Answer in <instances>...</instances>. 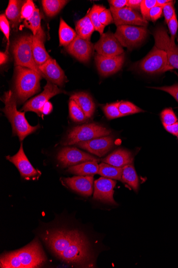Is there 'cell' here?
<instances>
[{
    "label": "cell",
    "instance_id": "6",
    "mask_svg": "<svg viewBox=\"0 0 178 268\" xmlns=\"http://www.w3.org/2000/svg\"><path fill=\"white\" fill-rule=\"evenodd\" d=\"M13 51L16 66L25 67L36 71L44 78L33 56L32 35H25L17 39L13 43Z\"/></svg>",
    "mask_w": 178,
    "mask_h": 268
},
{
    "label": "cell",
    "instance_id": "15",
    "mask_svg": "<svg viewBox=\"0 0 178 268\" xmlns=\"http://www.w3.org/2000/svg\"><path fill=\"white\" fill-rule=\"evenodd\" d=\"M116 182L105 177H101L94 183V199L110 205H117L114 199V189Z\"/></svg>",
    "mask_w": 178,
    "mask_h": 268
},
{
    "label": "cell",
    "instance_id": "47",
    "mask_svg": "<svg viewBox=\"0 0 178 268\" xmlns=\"http://www.w3.org/2000/svg\"><path fill=\"white\" fill-rule=\"evenodd\" d=\"M142 0H128L127 7L132 9H140Z\"/></svg>",
    "mask_w": 178,
    "mask_h": 268
},
{
    "label": "cell",
    "instance_id": "1",
    "mask_svg": "<svg viewBox=\"0 0 178 268\" xmlns=\"http://www.w3.org/2000/svg\"><path fill=\"white\" fill-rule=\"evenodd\" d=\"M41 237L50 251L62 261L77 267L94 266L92 246L80 230L65 227L50 228L41 233Z\"/></svg>",
    "mask_w": 178,
    "mask_h": 268
},
{
    "label": "cell",
    "instance_id": "46",
    "mask_svg": "<svg viewBox=\"0 0 178 268\" xmlns=\"http://www.w3.org/2000/svg\"><path fill=\"white\" fill-rule=\"evenodd\" d=\"M165 129L175 136L178 135V121L175 124L168 126L163 125Z\"/></svg>",
    "mask_w": 178,
    "mask_h": 268
},
{
    "label": "cell",
    "instance_id": "34",
    "mask_svg": "<svg viewBox=\"0 0 178 268\" xmlns=\"http://www.w3.org/2000/svg\"><path fill=\"white\" fill-rule=\"evenodd\" d=\"M120 113L123 116L144 112V110L129 102H120L119 105Z\"/></svg>",
    "mask_w": 178,
    "mask_h": 268
},
{
    "label": "cell",
    "instance_id": "17",
    "mask_svg": "<svg viewBox=\"0 0 178 268\" xmlns=\"http://www.w3.org/2000/svg\"><path fill=\"white\" fill-rule=\"evenodd\" d=\"M95 45L91 41L85 40L79 36L66 47V50L78 61L87 63L90 60Z\"/></svg>",
    "mask_w": 178,
    "mask_h": 268
},
{
    "label": "cell",
    "instance_id": "45",
    "mask_svg": "<svg viewBox=\"0 0 178 268\" xmlns=\"http://www.w3.org/2000/svg\"><path fill=\"white\" fill-rule=\"evenodd\" d=\"M128 0H110L108 1L111 8L120 9L127 7Z\"/></svg>",
    "mask_w": 178,
    "mask_h": 268
},
{
    "label": "cell",
    "instance_id": "28",
    "mask_svg": "<svg viewBox=\"0 0 178 268\" xmlns=\"http://www.w3.org/2000/svg\"><path fill=\"white\" fill-rule=\"evenodd\" d=\"M77 36L76 32L61 18L59 29L60 46L65 47L68 46Z\"/></svg>",
    "mask_w": 178,
    "mask_h": 268
},
{
    "label": "cell",
    "instance_id": "32",
    "mask_svg": "<svg viewBox=\"0 0 178 268\" xmlns=\"http://www.w3.org/2000/svg\"><path fill=\"white\" fill-rule=\"evenodd\" d=\"M41 16L40 10L37 8L34 14L31 17L24 20V25L32 31L33 36H36L38 32L41 29Z\"/></svg>",
    "mask_w": 178,
    "mask_h": 268
},
{
    "label": "cell",
    "instance_id": "44",
    "mask_svg": "<svg viewBox=\"0 0 178 268\" xmlns=\"http://www.w3.org/2000/svg\"><path fill=\"white\" fill-rule=\"evenodd\" d=\"M163 13V8L158 6H155L150 11V19L153 21H155L158 20L161 17Z\"/></svg>",
    "mask_w": 178,
    "mask_h": 268
},
{
    "label": "cell",
    "instance_id": "9",
    "mask_svg": "<svg viewBox=\"0 0 178 268\" xmlns=\"http://www.w3.org/2000/svg\"><path fill=\"white\" fill-rule=\"evenodd\" d=\"M155 47L164 51L168 57L171 68L178 69V47L171 42L168 32L163 27H158L153 33Z\"/></svg>",
    "mask_w": 178,
    "mask_h": 268
},
{
    "label": "cell",
    "instance_id": "36",
    "mask_svg": "<svg viewBox=\"0 0 178 268\" xmlns=\"http://www.w3.org/2000/svg\"><path fill=\"white\" fill-rule=\"evenodd\" d=\"M161 117L163 125L170 126L177 121V118L171 108H166L162 111Z\"/></svg>",
    "mask_w": 178,
    "mask_h": 268
},
{
    "label": "cell",
    "instance_id": "4",
    "mask_svg": "<svg viewBox=\"0 0 178 268\" xmlns=\"http://www.w3.org/2000/svg\"><path fill=\"white\" fill-rule=\"evenodd\" d=\"M43 77L36 71L16 66L15 68V88L17 102L23 104L40 90V81Z\"/></svg>",
    "mask_w": 178,
    "mask_h": 268
},
{
    "label": "cell",
    "instance_id": "2",
    "mask_svg": "<svg viewBox=\"0 0 178 268\" xmlns=\"http://www.w3.org/2000/svg\"><path fill=\"white\" fill-rule=\"evenodd\" d=\"M47 257L38 238L25 247L3 254L0 259L2 268L40 267L46 263Z\"/></svg>",
    "mask_w": 178,
    "mask_h": 268
},
{
    "label": "cell",
    "instance_id": "51",
    "mask_svg": "<svg viewBox=\"0 0 178 268\" xmlns=\"http://www.w3.org/2000/svg\"><path fill=\"white\" fill-rule=\"evenodd\" d=\"M177 136V139H178V135Z\"/></svg>",
    "mask_w": 178,
    "mask_h": 268
},
{
    "label": "cell",
    "instance_id": "18",
    "mask_svg": "<svg viewBox=\"0 0 178 268\" xmlns=\"http://www.w3.org/2000/svg\"><path fill=\"white\" fill-rule=\"evenodd\" d=\"M76 145L78 147L99 156V157H102L113 148L114 137L108 136L96 138L91 140L78 143Z\"/></svg>",
    "mask_w": 178,
    "mask_h": 268
},
{
    "label": "cell",
    "instance_id": "20",
    "mask_svg": "<svg viewBox=\"0 0 178 268\" xmlns=\"http://www.w3.org/2000/svg\"><path fill=\"white\" fill-rule=\"evenodd\" d=\"M64 182L72 190L83 196L90 197L93 193V176H79L64 179Z\"/></svg>",
    "mask_w": 178,
    "mask_h": 268
},
{
    "label": "cell",
    "instance_id": "22",
    "mask_svg": "<svg viewBox=\"0 0 178 268\" xmlns=\"http://www.w3.org/2000/svg\"><path fill=\"white\" fill-rule=\"evenodd\" d=\"M133 161L132 153L124 149H117L103 160V162L116 167H124Z\"/></svg>",
    "mask_w": 178,
    "mask_h": 268
},
{
    "label": "cell",
    "instance_id": "48",
    "mask_svg": "<svg viewBox=\"0 0 178 268\" xmlns=\"http://www.w3.org/2000/svg\"><path fill=\"white\" fill-rule=\"evenodd\" d=\"M53 109L52 104L50 102H47L43 106L41 109V114L43 115H48L51 113Z\"/></svg>",
    "mask_w": 178,
    "mask_h": 268
},
{
    "label": "cell",
    "instance_id": "30",
    "mask_svg": "<svg viewBox=\"0 0 178 268\" xmlns=\"http://www.w3.org/2000/svg\"><path fill=\"white\" fill-rule=\"evenodd\" d=\"M68 3L66 0H42V5L44 12L52 17L57 15Z\"/></svg>",
    "mask_w": 178,
    "mask_h": 268
},
{
    "label": "cell",
    "instance_id": "24",
    "mask_svg": "<svg viewBox=\"0 0 178 268\" xmlns=\"http://www.w3.org/2000/svg\"><path fill=\"white\" fill-rule=\"evenodd\" d=\"M26 2L10 0L6 10V16L12 24L13 28L17 30L21 21V9Z\"/></svg>",
    "mask_w": 178,
    "mask_h": 268
},
{
    "label": "cell",
    "instance_id": "25",
    "mask_svg": "<svg viewBox=\"0 0 178 268\" xmlns=\"http://www.w3.org/2000/svg\"><path fill=\"white\" fill-rule=\"evenodd\" d=\"M98 161H88L70 166L68 172L78 176H94L98 174Z\"/></svg>",
    "mask_w": 178,
    "mask_h": 268
},
{
    "label": "cell",
    "instance_id": "29",
    "mask_svg": "<svg viewBox=\"0 0 178 268\" xmlns=\"http://www.w3.org/2000/svg\"><path fill=\"white\" fill-rule=\"evenodd\" d=\"M122 172L123 167H116L104 162L99 165L98 174L103 177L122 181Z\"/></svg>",
    "mask_w": 178,
    "mask_h": 268
},
{
    "label": "cell",
    "instance_id": "3",
    "mask_svg": "<svg viewBox=\"0 0 178 268\" xmlns=\"http://www.w3.org/2000/svg\"><path fill=\"white\" fill-rule=\"evenodd\" d=\"M2 100L5 105L3 111L12 125L13 135L17 136L20 141H23L40 128L39 125L31 126L26 119L25 112L17 110V100L12 91L5 92Z\"/></svg>",
    "mask_w": 178,
    "mask_h": 268
},
{
    "label": "cell",
    "instance_id": "5",
    "mask_svg": "<svg viewBox=\"0 0 178 268\" xmlns=\"http://www.w3.org/2000/svg\"><path fill=\"white\" fill-rule=\"evenodd\" d=\"M112 133L107 128L97 124H88L73 128L62 143L65 146L76 144L93 139L108 136Z\"/></svg>",
    "mask_w": 178,
    "mask_h": 268
},
{
    "label": "cell",
    "instance_id": "26",
    "mask_svg": "<svg viewBox=\"0 0 178 268\" xmlns=\"http://www.w3.org/2000/svg\"><path fill=\"white\" fill-rule=\"evenodd\" d=\"M75 29L77 36L89 41L95 31L88 13L84 17L76 21Z\"/></svg>",
    "mask_w": 178,
    "mask_h": 268
},
{
    "label": "cell",
    "instance_id": "49",
    "mask_svg": "<svg viewBox=\"0 0 178 268\" xmlns=\"http://www.w3.org/2000/svg\"><path fill=\"white\" fill-rule=\"evenodd\" d=\"M8 60V55L7 52L0 53V64L3 65L6 63Z\"/></svg>",
    "mask_w": 178,
    "mask_h": 268
},
{
    "label": "cell",
    "instance_id": "8",
    "mask_svg": "<svg viewBox=\"0 0 178 268\" xmlns=\"http://www.w3.org/2000/svg\"><path fill=\"white\" fill-rule=\"evenodd\" d=\"M148 33L146 27L121 26L117 27L114 35L122 46L132 50L145 40Z\"/></svg>",
    "mask_w": 178,
    "mask_h": 268
},
{
    "label": "cell",
    "instance_id": "19",
    "mask_svg": "<svg viewBox=\"0 0 178 268\" xmlns=\"http://www.w3.org/2000/svg\"><path fill=\"white\" fill-rule=\"evenodd\" d=\"M39 69L44 78L55 85L62 86L67 81L64 71L56 61L52 58L39 66Z\"/></svg>",
    "mask_w": 178,
    "mask_h": 268
},
{
    "label": "cell",
    "instance_id": "13",
    "mask_svg": "<svg viewBox=\"0 0 178 268\" xmlns=\"http://www.w3.org/2000/svg\"><path fill=\"white\" fill-rule=\"evenodd\" d=\"M110 10L117 27L139 26L145 27L148 25V21L144 20L134 9L126 7L120 9L110 7Z\"/></svg>",
    "mask_w": 178,
    "mask_h": 268
},
{
    "label": "cell",
    "instance_id": "37",
    "mask_svg": "<svg viewBox=\"0 0 178 268\" xmlns=\"http://www.w3.org/2000/svg\"><path fill=\"white\" fill-rule=\"evenodd\" d=\"M157 6L156 0H143L140 6V11L143 18L147 21L151 20L150 12L151 10Z\"/></svg>",
    "mask_w": 178,
    "mask_h": 268
},
{
    "label": "cell",
    "instance_id": "12",
    "mask_svg": "<svg viewBox=\"0 0 178 268\" xmlns=\"http://www.w3.org/2000/svg\"><path fill=\"white\" fill-rule=\"evenodd\" d=\"M95 49L98 54L106 57H116L124 52L123 47L114 34L110 31L103 33L95 44Z\"/></svg>",
    "mask_w": 178,
    "mask_h": 268
},
{
    "label": "cell",
    "instance_id": "7",
    "mask_svg": "<svg viewBox=\"0 0 178 268\" xmlns=\"http://www.w3.org/2000/svg\"><path fill=\"white\" fill-rule=\"evenodd\" d=\"M142 71L149 74H157L172 70L166 53L155 46L138 64Z\"/></svg>",
    "mask_w": 178,
    "mask_h": 268
},
{
    "label": "cell",
    "instance_id": "52",
    "mask_svg": "<svg viewBox=\"0 0 178 268\" xmlns=\"http://www.w3.org/2000/svg\"><path fill=\"white\" fill-rule=\"evenodd\" d=\"M177 41H178V38H177Z\"/></svg>",
    "mask_w": 178,
    "mask_h": 268
},
{
    "label": "cell",
    "instance_id": "16",
    "mask_svg": "<svg viewBox=\"0 0 178 268\" xmlns=\"http://www.w3.org/2000/svg\"><path fill=\"white\" fill-rule=\"evenodd\" d=\"M95 60L99 74L108 77L121 69L125 61V56L122 54L116 57H106L97 54Z\"/></svg>",
    "mask_w": 178,
    "mask_h": 268
},
{
    "label": "cell",
    "instance_id": "14",
    "mask_svg": "<svg viewBox=\"0 0 178 268\" xmlns=\"http://www.w3.org/2000/svg\"><path fill=\"white\" fill-rule=\"evenodd\" d=\"M6 159L16 166L21 177L25 180H35L41 175V173L32 166L27 159L22 143L18 153L13 156H7Z\"/></svg>",
    "mask_w": 178,
    "mask_h": 268
},
{
    "label": "cell",
    "instance_id": "35",
    "mask_svg": "<svg viewBox=\"0 0 178 268\" xmlns=\"http://www.w3.org/2000/svg\"><path fill=\"white\" fill-rule=\"evenodd\" d=\"M120 103V102H117L107 104L103 107L104 113L108 119H113L123 117L119 110Z\"/></svg>",
    "mask_w": 178,
    "mask_h": 268
},
{
    "label": "cell",
    "instance_id": "27",
    "mask_svg": "<svg viewBox=\"0 0 178 268\" xmlns=\"http://www.w3.org/2000/svg\"><path fill=\"white\" fill-rule=\"evenodd\" d=\"M122 181L126 183L135 191L137 192L138 191L139 187V178L134 166L132 164L127 165L123 167Z\"/></svg>",
    "mask_w": 178,
    "mask_h": 268
},
{
    "label": "cell",
    "instance_id": "33",
    "mask_svg": "<svg viewBox=\"0 0 178 268\" xmlns=\"http://www.w3.org/2000/svg\"><path fill=\"white\" fill-rule=\"evenodd\" d=\"M69 111L70 117L75 122L82 123L87 119L81 108L71 99L69 103Z\"/></svg>",
    "mask_w": 178,
    "mask_h": 268
},
{
    "label": "cell",
    "instance_id": "10",
    "mask_svg": "<svg viewBox=\"0 0 178 268\" xmlns=\"http://www.w3.org/2000/svg\"><path fill=\"white\" fill-rule=\"evenodd\" d=\"M57 85L48 81L47 84L44 87V91L40 94L29 100L22 108L21 110L33 111L39 116H41V109L43 106L49 102L53 96L63 93Z\"/></svg>",
    "mask_w": 178,
    "mask_h": 268
},
{
    "label": "cell",
    "instance_id": "42",
    "mask_svg": "<svg viewBox=\"0 0 178 268\" xmlns=\"http://www.w3.org/2000/svg\"><path fill=\"white\" fill-rule=\"evenodd\" d=\"M174 2H175L171 1L170 3L166 4L162 8L165 20L167 24L168 23V22L175 13L174 8Z\"/></svg>",
    "mask_w": 178,
    "mask_h": 268
},
{
    "label": "cell",
    "instance_id": "38",
    "mask_svg": "<svg viewBox=\"0 0 178 268\" xmlns=\"http://www.w3.org/2000/svg\"><path fill=\"white\" fill-rule=\"evenodd\" d=\"M36 8L34 3L32 0H27L22 7L21 19H27L34 14Z\"/></svg>",
    "mask_w": 178,
    "mask_h": 268
},
{
    "label": "cell",
    "instance_id": "41",
    "mask_svg": "<svg viewBox=\"0 0 178 268\" xmlns=\"http://www.w3.org/2000/svg\"><path fill=\"white\" fill-rule=\"evenodd\" d=\"M168 25L171 35V42L172 44H174L175 39L176 37L177 30L178 28V22L175 13L174 14L172 18L171 19V20L168 22Z\"/></svg>",
    "mask_w": 178,
    "mask_h": 268
},
{
    "label": "cell",
    "instance_id": "43",
    "mask_svg": "<svg viewBox=\"0 0 178 268\" xmlns=\"http://www.w3.org/2000/svg\"><path fill=\"white\" fill-rule=\"evenodd\" d=\"M156 89H159L171 95L178 103V84L171 86H163L159 87H152Z\"/></svg>",
    "mask_w": 178,
    "mask_h": 268
},
{
    "label": "cell",
    "instance_id": "40",
    "mask_svg": "<svg viewBox=\"0 0 178 268\" xmlns=\"http://www.w3.org/2000/svg\"><path fill=\"white\" fill-rule=\"evenodd\" d=\"M0 29L5 36L8 44H9V37H10V24L9 20L6 15L2 14L0 15Z\"/></svg>",
    "mask_w": 178,
    "mask_h": 268
},
{
    "label": "cell",
    "instance_id": "23",
    "mask_svg": "<svg viewBox=\"0 0 178 268\" xmlns=\"http://www.w3.org/2000/svg\"><path fill=\"white\" fill-rule=\"evenodd\" d=\"M70 99L81 108L87 118H91L94 114L96 105L90 94L86 92H78L72 94Z\"/></svg>",
    "mask_w": 178,
    "mask_h": 268
},
{
    "label": "cell",
    "instance_id": "39",
    "mask_svg": "<svg viewBox=\"0 0 178 268\" xmlns=\"http://www.w3.org/2000/svg\"><path fill=\"white\" fill-rule=\"evenodd\" d=\"M99 19L101 23L104 27L112 24L114 22L113 17L110 10L105 9L100 13Z\"/></svg>",
    "mask_w": 178,
    "mask_h": 268
},
{
    "label": "cell",
    "instance_id": "31",
    "mask_svg": "<svg viewBox=\"0 0 178 268\" xmlns=\"http://www.w3.org/2000/svg\"><path fill=\"white\" fill-rule=\"evenodd\" d=\"M106 8L103 6L94 5L88 13L95 30L98 31L101 36L104 33L105 27L103 26L100 22L99 15Z\"/></svg>",
    "mask_w": 178,
    "mask_h": 268
},
{
    "label": "cell",
    "instance_id": "11",
    "mask_svg": "<svg viewBox=\"0 0 178 268\" xmlns=\"http://www.w3.org/2000/svg\"><path fill=\"white\" fill-rule=\"evenodd\" d=\"M57 160L64 167H70L88 161H99L94 156L75 148H65L57 155Z\"/></svg>",
    "mask_w": 178,
    "mask_h": 268
},
{
    "label": "cell",
    "instance_id": "50",
    "mask_svg": "<svg viewBox=\"0 0 178 268\" xmlns=\"http://www.w3.org/2000/svg\"><path fill=\"white\" fill-rule=\"evenodd\" d=\"M171 2L170 0H158L157 1V6L163 8L165 5L170 3Z\"/></svg>",
    "mask_w": 178,
    "mask_h": 268
},
{
    "label": "cell",
    "instance_id": "21",
    "mask_svg": "<svg viewBox=\"0 0 178 268\" xmlns=\"http://www.w3.org/2000/svg\"><path fill=\"white\" fill-rule=\"evenodd\" d=\"M32 36L33 56L36 63L39 66L51 58L44 47L46 33L41 28L36 36L32 35Z\"/></svg>",
    "mask_w": 178,
    "mask_h": 268
}]
</instances>
